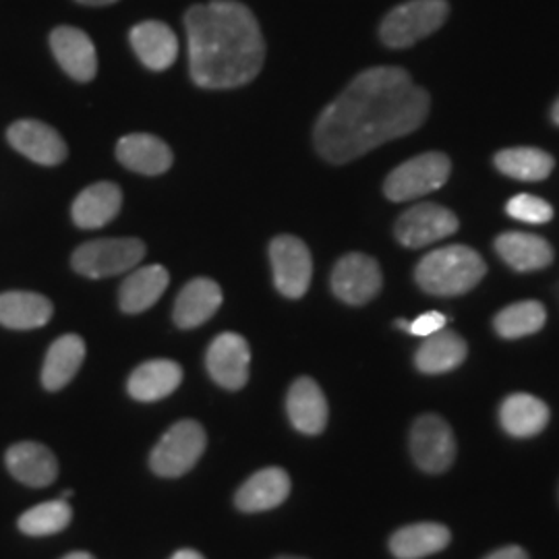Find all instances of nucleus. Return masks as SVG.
I'll return each instance as SVG.
<instances>
[{"label": "nucleus", "mask_w": 559, "mask_h": 559, "mask_svg": "<svg viewBox=\"0 0 559 559\" xmlns=\"http://www.w3.org/2000/svg\"><path fill=\"white\" fill-rule=\"evenodd\" d=\"M547 321V311L539 300H522L503 307L493 320L498 336L519 340L537 334Z\"/></svg>", "instance_id": "obj_31"}, {"label": "nucleus", "mask_w": 559, "mask_h": 559, "mask_svg": "<svg viewBox=\"0 0 559 559\" xmlns=\"http://www.w3.org/2000/svg\"><path fill=\"white\" fill-rule=\"evenodd\" d=\"M62 559H96L94 556H90V554H85V551H75V554H69V556H64Z\"/></svg>", "instance_id": "obj_38"}, {"label": "nucleus", "mask_w": 559, "mask_h": 559, "mask_svg": "<svg viewBox=\"0 0 559 559\" xmlns=\"http://www.w3.org/2000/svg\"><path fill=\"white\" fill-rule=\"evenodd\" d=\"M9 143L29 160L57 166L67 158V145L59 133L40 120H17L11 124Z\"/></svg>", "instance_id": "obj_13"}, {"label": "nucleus", "mask_w": 559, "mask_h": 559, "mask_svg": "<svg viewBox=\"0 0 559 559\" xmlns=\"http://www.w3.org/2000/svg\"><path fill=\"white\" fill-rule=\"evenodd\" d=\"M122 193L115 182H96L73 201V221L80 228H102L120 212Z\"/></svg>", "instance_id": "obj_25"}, {"label": "nucleus", "mask_w": 559, "mask_h": 559, "mask_svg": "<svg viewBox=\"0 0 559 559\" xmlns=\"http://www.w3.org/2000/svg\"><path fill=\"white\" fill-rule=\"evenodd\" d=\"M182 381L179 362L168 359L147 360L140 365L127 383L131 399L156 402L170 396Z\"/></svg>", "instance_id": "obj_22"}, {"label": "nucleus", "mask_w": 559, "mask_h": 559, "mask_svg": "<svg viewBox=\"0 0 559 559\" xmlns=\"http://www.w3.org/2000/svg\"><path fill=\"white\" fill-rule=\"evenodd\" d=\"M52 52L60 67L75 81H92L98 73L94 41L78 27L62 25L50 34Z\"/></svg>", "instance_id": "obj_15"}, {"label": "nucleus", "mask_w": 559, "mask_h": 559, "mask_svg": "<svg viewBox=\"0 0 559 559\" xmlns=\"http://www.w3.org/2000/svg\"><path fill=\"white\" fill-rule=\"evenodd\" d=\"M222 305V288L210 278L191 280L175 302V323L182 330L198 328L210 320Z\"/></svg>", "instance_id": "obj_20"}, {"label": "nucleus", "mask_w": 559, "mask_h": 559, "mask_svg": "<svg viewBox=\"0 0 559 559\" xmlns=\"http://www.w3.org/2000/svg\"><path fill=\"white\" fill-rule=\"evenodd\" d=\"M191 78L205 90H233L260 75L265 41L255 15L235 0L195 4L185 15Z\"/></svg>", "instance_id": "obj_2"}, {"label": "nucleus", "mask_w": 559, "mask_h": 559, "mask_svg": "<svg viewBox=\"0 0 559 559\" xmlns=\"http://www.w3.org/2000/svg\"><path fill=\"white\" fill-rule=\"evenodd\" d=\"M145 245L140 239H100L81 245L73 253V267L85 278H112L140 265Z\"/></svg>", "instance_id": "obj_6"}, {"label": "nucleus", "mask_w": 559, "mask_h": 559, "mask_svg": "<svg viewBox=\"0 0 559 559\" xmlns=\"http://www.w3.org/2000/svg\"><path fill=\"white\" fill-rule=\"evenodd\" d=\"M411 454L423 473L441 475L456 460V440L438 415H423L411 429Z\"/></svg>", "instance_id": "obj_8"}, {"label": "nucleus", "mask_w": 559, "mask_h": 559, "mask_svg": "<svg viewBox=\"0 0 559 559\" xmlns=\"http://www.w3.org/2000/svg\"><path fill=\"white\" fill-rule=\"evenodd\" d=\"M466 355H468V346L464 338L456 332L443 328L441 332L425 338L420 344L415 355V365L425 376H440V373L454 371L464 362Z\"/></svg>", "instance_id": "obj_24"}, {"label": "nucleus", "mask_w": 559, "mask_h": 559, "mask_svg": "<svg viewBox=\"0 0 559 559\" xmlns=\"http://www.w3.org/2000/svg\"><path fill=\"white\" fill-rule=\"evenodd\" d=\"M496 251L516 272H537L554 261V249L545 239L526 233H506L496 239Z\"/></svg>", "instance_id": "obj_26"}, {"label": "nucleus", "mask_w": 559, "mask_h": 559, "mask_svg": "<svg viewBox=\"0 0 559 559\" xmlns=\"http://www.w3.org/2000/svg\"><path fill=\"white\" fill-rule=\"evenodd\" d=\"M205 443L207 438L198 420H179L152 450L150 466L158 477H182L198 464Z\"/></svg>", "instance_id": "obj_7"}, {"label": "nucleus", "mask_w": 559, "mask_h": 559, "mask_svg": "<svg viewBox=\"0 0 559 559\" xmlns=\"http://www.w3.org/2000/svg\"><path fill=\"white\" fill-rule=\"evenodd\" d=\"M7 468L27 487H48L59 477V462L50 448L36 441H21L9 448Z\"/></svg>", "instance_id": "obj_14"}, {"label": "nucleus", "mask_w": 559, "mask_h": 559, "mask_svg": "<svg viewBox=\"0 0 559 559\" xmlns=\"http://www.w3.org/2000/svg\"><path fill=\"white\" fill-rule=\"evenodd\" d=\"M129 40L141 62L152 71L168 69L179 55V40L175 32L162 21H143L135 25Z\"/></svg>", "instance_id": "obj_17"}, {"label": "nucleus", "mask_w": 559, "mask_h": 559, "mask_svg": "<svg viewBox=\"0 0 559 559\" xmlns=\"http://www.w3.org/2000/svg\"><path fill=\"white\" fill-rule=\"evenodd\" d=\"M459 226V218L452 210L438 203H419L400 216L394 233L400 245L408 249H420L456 235Z\"/></svg>", "instance_id": "obj_9"}, {"label": "nucleus", "mask_w": 559, "mask_h": 559, "mask_svg": "<svg viewBox=\"0 0 559 559\" xmlns=\"http://www.w3.org/2000/svg\"><path fill=\"white\" fill-rule=\"evenodd\" d=\"M170 559H205L201 554H198V551H193V549H180V551H177L175 556Z\"/></svg>", "instance_id": "obj_36"}, {"label": "nucleus", "mask_w": 559, "mask_h": 559, "mask_svg": "<svg viewBox=\"0 0 559 559\" xmlns=\"http://www.w3.org/2000/svg\"><path fill=\"white\" fill-rule=\"evenodd\" d=\"M500 423L512 438H535L549 423V408L543 400L531 394H512L501 402Z\"/></svg>", "instance_id": "obj_21"}, {"label": "nucleus", "mask_w": 559, "mask_h": 559, "mask_svg": "<svg viewBox=\"0 0 559 559\" xmlns=\"http://www.w3.org/2000/svg\"><path fill=\"white\" fill-rule=\"evenodd\" d=\"M450 539L452 535L443 524L419 522L396 531L390 539V551L399 559H423L443 551Z\"/></svg>", "instance_id": "obj_23"}, {"label": "nucleus", "mask_w": 559, "mask_h": 559, "mask_svg": "<svg viewBox=\"0 0 559 559\" xmlns=\"http://www.w3.org/2000/svg\"><path fill=\"white\" fill-rule=\"evenodd\" d=\"M429 94L404 69H367L323 108L313 133L316 147L332 164L357 160L417 131L429 115Z\"/></svg>", "instance_id": "obj_1"}, {"label": "nucleus", "mask_w": 559, "mask_h": 559, "mask_svg": "<svg viewBox=\"0 0 559 559\" xmlns=\"http://www.w3.org/2000/svg\"><path fill=\"white\" fill-rule=\"evenodd\" d=\"M551 119L556 124H559V100L554 104V108H551Z\"/></svg>", "instance_id": "obj_39"}, {"label": "nucleus", "mask_w": 559, "mask_h": 559, "mask_svg": "<svg viewBox=\"0 0 559 559\" xmlns=\"http://www.w3.org/2000/svg\"><path fill=\"white\" fill-rule=\"evenodd\" d=\"M117 158L120 164L140 175H162L173 166V152L164 141L147 135L133 133L119 141Z\"/></svg>", "instance_id": "obj_19"}, {"label": "nucleus", "mask_w": 559, "mask_h": 559, "mask_svg": "<svg viewBox=\"0 0 559 559\" xmlns=\"http://www.w3.org/2000/svg\"><path fill=\"white\" fill-rule=\"evenodd\" d=\"M380 263L365 253H348L334 265L332 290L342 302L360 307L380 295Z\"/></svg>", "instance_id": "obj_11"}, {"label": "nucleus", "mask_w": 559, "mask_h": 559, "mask_svg": "<svg viewBox=\"0 0 559 559\" xmlns=\"http://www.w3.org/2000/svg\"><path fill=\"white\" fill-rule=\"evenodd\" d=\"M52 313V302L36 293L13 290L0 295V325L9 330H36L46 325Z\"/></svg>", "instance_id": "obj_29"}, {"label": "nucleus", "mask_w": 559, "mask_h": 559, "mask_svg": "<svg viewBox=\"0 0 559 559\" xmlns=\"http://www.w3.org/2000/svg\"><path fill=\"white\" fill-rule=\"evenodd\" d=\"M448 323V318L440 313V311H429V313H423L417 320L411 321L408 325V334L413 336H419V338H429L433 334L441 332Z\"/></svg>", "instance_id": "obj_34"}, {"label": "nucleus", "mask_w": 559, "mask_h": 559, "mask_svg": "<svg viewBox=\"0 0 559 559\" xmlns=\"http://www.w3.org/2000/svg\"><path fill=\"white\" fill-rule=\"evenodd\" d=\"M450 15L448 0H408L381 21L380 38L390 48H408L438 32Z\"/></svg>", "instance_id": "obj_4"}, {"label": "nucleus", "mask_w": 559, "mask_h": 559, "mask_svg": "<svg viewBox=\"0 0 559 559\" xmlns=\"http://www.w3.org/2000/svg\"><path fill=\"white\" fill-rule=\"evenodd\" d=\"M73 519V510L64 500L44 501L21 514L20 531L29 537H50L64 531Z\"/></svg>", "instance_id": "obj_32"}, {"label": "nucleus", "mask_w": 559, "mask_h": 559, "mask_svg": "<svg viewBox=\"0 0 559 559\" xmlns=\"http://www.w3.org/2000/svg\"><path fill=\"white\" fill-rule=\"evenodd\" d=\"M452 173V162L440 152L420 154L417 158H411L400 164L396 170H392L383 185V193L390 201L419 200L423 195H429L441 189Z\"/></svg>", "instance_id": "obj_5"}, {"label": "nucleus", "mask_w": 559, "mask_h": 559, "mask_svg": "<svg viewBox=\"0 0 559 559\" xmlns=\"http://www.w3.org/2000/svg\"><path fill=\"white\" fill-rule=\"evenodd\" d=\"M506 212L514 221L526 222V224H547L554 218V207L540 198L535 195H516L508 201Z\"/></svg>", "instance_id": "obj_33"}, {"label": "nucleus", "mask_w": 559, "mask_h": 559, "mask_svg": "<svg viewBox=\"0 0 559 559\" xmlns=\"http://www.w3.org/2000/svg\"><path fill=\"white\" fill-rule=\"evenodd\" d=\"M85 359V342L81 336L67 334L57 340L41 367V383L48 392H59L80 371L81 362Z\"/></svg>", "instance_id": "obj_28"}, {"label": "nucleus", "mask_w": 559, "mask_h": 559, "mask_svg": "<svg viewBox=\"0 0 559 559\" xmlns=\"http://www.w3.org/2000/svg\"><path fill=\"white\" fill-rule=\"evenodd\" d=\"M487 274V265L477 251L464 245L441 247L427 253L415 270L420 290L433 297L466 295Z\"/></svg>", "instance_id": "obj_3"}, {"label": "nucleus", "mask_w": 559, "mask_h": 559, "mask_svg": "<svg viewBox=\"0 0 559 559\" xmlns=\"http://www.w3.org/2000/svg\"><path fill=\"white\" fill-rule=\"evenodd\" d=\"M81 4H87V7H104V4H112L117 0H78Z\"/></svg>", "instance_id": "obj_37"}, {"label": "nucleus", "mask_w": 559, "mask_h": 559, "mask_svg": "<svg viewBox=\"0 0 559 559\" xmlns=\"http://www.w3.org/2000/svg\"><path fill=\"white\" fill-rule=\"evenodd\" d=\"M276 559H302V558H288V556H282V558H276Z\"/></svg>", "instance_id": "obj_40"}, {"label": "nucleus", "mask_w": 559, "mask_h": 559, "mask_svg": "<svg viewBox=\"0 0 559 559\" xmlns=\"http://www.w3.org/2000/svg\"><path fill=\"white\" fill-rule=\"evenodd\" d=\"M207 371L212 380L226 390H240L249 381V365H251V350L247 340L226 332L214 340L207 348L205 357Z\"/></svg>", "instance_id": "obj_12"}, {"label": "nucleus", "mask_w": 559, "mask_h": 559, "mask_svg": "<svg viewBox=\"0 0 559 559\" xmlns=\"http://www.w3.org/2000/svg\"><path fill=\"white\" fill-rule=\"evenodd\" d=\"M496 168L510 179L537 182L554 170V158L537 147H510L496 156Z\"/></svg>", "instance_id": "obj_30"}, {"label": "nucleus", "mask_w": 559, "mask_h": 559, "mask_svg": "<svg viewBox=\"0 0 559 559\" xmlns=\"http://www.w3.org/2000/svg\"><path fill=\"white\" fill-rule=\"evenodd\" d=\"M170 276L162 265H145L129 274L120 286L119 302L124 313L147 311L168 288Z\"/></svg>", "instance_id": "obj_27"}, {"label": "nucleus", "mask_w": 559, "mask_h": 559, "mask_svg": "<svg viewBox=\"0 0 559 559\" xmlns=\"http://www.w3.org/2000/svg\"><path fill=\"white\" fill-rule=\"evenodd\" d=\"M288 493H290L288 473L278 466H272V468H263L253 477H249L237 491L235 503L240 512H249V514L265 512V510H274V508H278L280 503H284Z\"/></svg>", "instance_id": "obj_18"}, {"label": "nucleus", "mask_w": 559, "mask_h": 559, "mask_svg": "<svg viewBox=\"0 0 559 559\" xmlns=\"http://www.w3.org/2000/svg\"><path fill=\"white\" fill-rule=\"evenodd\" d=\"M485 559H528V556L519 545H508V547H501L498 551L489 554Z\"/></svg>", "instance_id": "obj_35"}, {"label": "nucleus", "mask_w": 559, "mask_h": 559, "mask_svg": "<svg viewBox=\"0 0 559 559\" xmlns=\"http://www.w3.org/2000/svg\"><path fill=\"white\" fill-rule=\"evenodd\" d=\"M274 284L288 299H300L313 276V261L307 245L297 237L282 235L270 245Z\"/></svg>", "instance_id": "obj_10"}, {"label": "nucleus", "mask_w": 559, "mask_h": 559, "mask_svg": "<svg viewBox=\"0 0 559 559\" xmlns=\"http://www.w3.org/2000/svg\"><path fill=\"white\" fill-rule=\"evenodd\" d=\"M286 413L293 427L305 436H320L328 425V400L318 381L299 378L286 396Z\"/></svg>", "instance_id": "obj_16"}]
</instances>
